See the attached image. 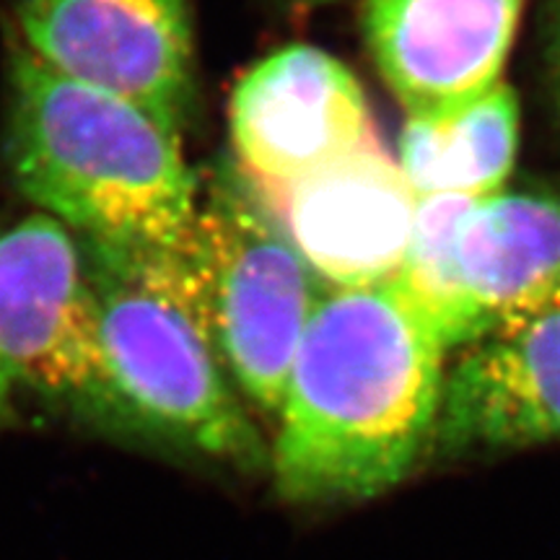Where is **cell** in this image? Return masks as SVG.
I'll return each mask as SVG.
<instances>
[{
  "mask_svg": "<svg viewBox=\"0 0 560 560\" xmlns=\"http://www.w3.org/2000/svg\"><path fill=\"white\" fill-rule=\"evenodd\" d=\"M289 3L296 5V9H319V5L338 3V0H289Z\"/></svg>",
  "mask_w": 560,
  "mask_h": 560,
  "instance_id": "16",
  "label": "cell"
},
{
  "mask_svg": "<svg viewBox=\"0 0 560 560\" xmlns=\"http://www.w3.org/2000/svg\"><path fill=\"white\" fill-rule=\"evenodd\" d=\"M520 149V100L506 81L444 120H405L397 164L418 198H490L506 187Z\"/></svg>",
  "mask_w": 560,
  "mask_h": 560,
  "instance_id": "12",
  "label": "cell"
},
{
  "mask_svg": "<svg viewBox=\"0 0 560 560\" xmlns=\"http://www.w3.org/2000/svg\"><path fill=\"white\" fill-rule=\"evenodd\" d=\"M79 244L100 310L115 436L240 470L265 465L257 425L182 289L174 247Z\"/></svg>",
  "mask_w": 560,
  "mask_h": 560,
  "instance_id": "3",
  "label": "cell"
},
{
  "mask_svg": "<svg viewBox=\"0 0 560 560\" xmlns=\"http://www.w3.org/2000/svg\"><path fill=\"white\" fill-rule=\"evenodd\" d=\"M470 206L472 198L462 195L418 198L408 252L392 278L452 353L482 335V322L462 283L457 260V231Z\"/></svg>",
  "mask_w": 560,
  "mask_h": 560,
  "instance_id": "13",
  "label": "cell"
},
{
  "mask_svg": "<svg viewBox=\"0 0 560 560\" xmlns=\"http://www.w3.org/2000/svg\"><path fill=\"white\" fill-rule=\"evenodd\" d=\"M19 420V408H16V389L5 374V369L0 366V429H9Z\"/></svg>",
  "mask_w": 560,
  "mask_h": 560,
  "instance_id": "15",
  "label": "cell"
},
{
  "mask_svg": "<svg viewBox=\"0 0 560 560\" xmlns=\"http://www.w3.org/2000/svg\"><path fill=\"white\" fill-rule=\"evenodd\" d=\"M524 0H363L366 47L408 120H444L503 83Z\"/></svg>",
  "mask_w": 560,
  "mask_h": 560,
  "instance_id": "9",
  "label": "cell"
},
{
  "mask_svg": "<svg viewBox=\"0 0 560 560\" xmlns=\"http://www.w3.org/2000/svg\"><path fill=\"white\" fill-rule=\"evenodd\" d=\"M560 441V301L503 319L450 355L429 457Z\"/></svg>",
  "mask_w": 560,
  "mask_h": 560,
  "instance_id": "8",
  "label": "cell"
},
{
  "mask_svg": "<svg viewBox=\"0 0 560 560\" xmlns=\"http://www.w3.org/2000/svg\"><path fill=\"white\" fill-rule=\"evenodd\" d=\"M236 170L257 195L380 143L363 86L330 52L291 45L249 68L229 102Z\"/></svg>",
  "mask_w": 560,
  "mask_h": 560,
  "instance_id": "7",
  "label": "cell"
},
{
  "mask_svg": "<svg viewBox=\"0 0 560 560\" xmlns=\"http://www.w3.org/2000/svg\"><path fill=\"white\" fill-rule=\"evenodd\" d=\"M0 366L16 392L115 436L100 310L79 236L45 213L0 231Z\"/></svg>",
  "mask_w": 560,
  "mask_h": 560,
  "instance_id": "5",
  "label": "cell"
},
{
  "mask_svg": "<svg viewBox=\"0 0 560 560\" xmlns=\"http://www.w3.org/2000/svg\"><path fill=\"white\" fill-rule=\"evenodd\" d=\"M16 24L42 66L185 128L195 102L190 0H19Z\"/></svg>",
  "mask_w": 560,
  "mask_h": 560,
  "instance_id": "6",
  "label": "cell"
},
{
  "mask_svg": "<svg viewBox=\"0 0 560 560\" xmlns=\"http://www.w3.org/2000/svg\"><path fill=\"white\" fill-rule=\"evenodd\" d=\"M174 265L234 389L278 416L299 342L330 285L229 164L200 179L198 206L185 240L174 247Z\"/></svg>",
  "mask_w": 560,
  "mask_h": 560,
  "instance_id": "4",
  "label": "cell"
},
{
  "mask_svg": "<svg viewBox=\"0 0 560 560\" xmlns=\"http://www.w3.org/2000/svg\"><path fill=\"white\" fill-rule=\"evenodd\" d=\"M5 164L26 200L79 236L179 247L198 206L179 130L21 45L9 60Z\"/></svg>",
  "mask_w": 560,
  "mask_h": 560,
  "instance_id": "2",
  "label": "cell"
},
{
  "mask_svg": "<svg viewBox=\"0 0 560 560\" xmlns=\"http://www.w3.org/2000/svg\"><path fill=\"white\" fill-rule=\"evenodd\" d=\"M545 79L560 122V0H550L548 21H545Z\"/></svg>",
  "mask_w": 560,
  "mask_h": 560,
  "instance_id": "14",
  "label": "cell"
},
{
  "mask_svg": "<svg viewBox=\"0 0 560 560\" xmlns=\"http://www.w3.org/2000/svg\"><path fill=\"white\" fill-rule=\"evenodd\" d=\"M462 283L482 332L560 301V192L472 200L457 231Z\"/></svg>",
  "mask_w": 560,
  "mask_h": 560,
  "instance_id": "11",
  "label": "cell"
},
{
  "mask_svg": "<svg viewBox=\"0 0 560 560\" xmlns=\"http://www.w3.org/2000/svg\"><path fill=\"white\" fill-rule=\"evenodd\" d=\"M452 350L392 280L327 289L291 363L270 475L289 503L387 493L429 457Z\"/></svg>",
  "mask_w": 560,
  "mask_h": 560,
  "instance_id": "1",
  "label": "cell"
},
{
  "mask_svg": "<svg viewBox=\"0 0 560 560\" xmlns=\"http://www.w3.org/2000/svg\"><path fill=\"white\" fill-rule=\"evenodd\" d=\"M260 200L330 289L395 278L418 208V195L382 140Z\"/></svg>",
  "mask_w": 560,
  "mask_h": 560,
  "instance_id": "10",
  "label": "cell"
}]
</instances>
